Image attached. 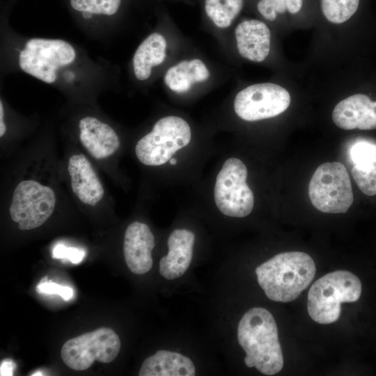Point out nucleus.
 <instances>
[{
	"mask_svg": "<svg viewBox=\"0 0 376 376\" xmlns=\"http://www.w3.org/2000/svg\"><path fill=\"white\" fill-rule=\"evenodd\" d=\"M82 15L85 18H89V17H91V16H92L91 13H86V12H83Z\"/></svg>",
	"mask_w": 376,
	"mask_h": 376,
	"instance_id": "30",
	"label": "nucleus"
},
{
	"mask_svg": "<svg viewBox=\"0 0 376 376\" xmlns=\"http://www.w3.org/2000/svg\"><path fill=\"white\" fill-rule=\"evenodd\" d=\"M290 95L283 87L262 83L249 86L235 96L236 114L246 121H256L275 117L289 107Z\"/></svg>",
	"mask_w": 376,
	"mask_h": 376,
	"instance_id": "10",
	"label": "nucleus"
},
{
	"mask_svg": "<svg viewBox=\"0 0 376 376\" xmlns=\"http://www.w3.org/2000/svg\"><path fill=\"white\" fill-rule=\"evenodd\" d=\"M120 350L118 336L110 328L102 327L69 339L63 345L61 357L64 363L75 370H85L95 361L110 363Z\"/></svg>",
	"mask_w": 376,
	"mask_h": 376,
	"instance_id": "7",
	"label": "nucleus"
},
{
	"mask_svg": "<svg viewBox=\"0 0 376 376\" xmlns=\"http://www.w3.org/2000/svg\"><path fill=\"white\" fill-rule=\"evenodd\" d=\"M72 7L80 12L112 15L115 14L120 0H70Z\"/></svg>",
	"mask_w": 376,
	"mask_h": 376,
	"instance_id": "23",
	"label": "nucleus"
},
{
	"mask_svg": "<svg viewBox=\"0 0 376 376\" xmlns=\"http://www.w3.org/2000/svg\"><path fill=\"white\" fill-rule=\"evenodd\" d=\"M6 131V127L3 121V107L2 101H0V136L2 137Z\"/></svg>",
	"mask_w": 376,
	"mask_h": 376,
	"instance_id": "28",
	"label": "nucleus"
},
{
	"mask_svg": "<svg viewBox=\"0 0 376 376\" xmlns=\"http://www.w3.org/2000/svg\"><path fill=\"white\" fill-rule=\"evenodd\" d=\"M169 162L171 164L174 165L177 163V160L171 157V159L169 160Z\"/></svg>",
	"mask_w": 376,
	"mask_h": 376,
	"instance_id": "31",
	"label": "nucleus"
},
{
	"mask_svg": "<svg viewBox=\"0 0 376 376\" xmlns=\"http://www.w3.org/2000/svg\"><path fill=\"white\" fill-rule=\"evenodd\" d=\"M353 164L352 177L359 189L366 195L376 194V143L361 141L350 150Z\"/></svg>",
	"mask_w": 376,
	"mask_h": 376,
	"instance_id": "17",
	"label": "nucleus"
},
{
	"mask_svg": "<svg viewBox=\"0 0 376 376\" xmlns=\"http://www.w3.org/2000/svg\"><path fill=\"white\" fill-rule=\"evenodd\" d=\"M210 72L200 59L182 61L170 68L164 75V82L177 93L188 91L194 83L205 81Z\"/></svg>",
	"mask_w": 376,
	"mask_h": 376,
	"instance_id": "20",
	"label": "nucleus"
},
{
	"mask_svg": "<svg viewBox=\"0 0 376 376\" xmlns=\"http://www.w3.org/2000/svg\"><path fill=\"white\" fill-rule=\"evenodd\" d=\"M85 256L82 249L75 247H67L63 244L56 245L53 250V257L58 258H67L72 263H78L81 261Z\"/></svg>",
	"mask_w": 376,
	"mask_h": 376,
	"instance_id": "25",
	"label": "nucleus"
},
{
	"mask_svg": "<svg viewBox=\"0 0 376 376\" xmlns=\"http://www.w3.org/2000/svg\"><path fill=\"white\" fill-rule=\"evenodd\" d=\"M237 340L246 352L244 363L266 375L280 372L283 366L276 323L271 313L261 307L246 311L237 326Z\"/></svg>",
	"mask_w": 376,
	"mask_h": 376,
	"instance_id": "1",
	"label": "nucleus"
},
{
	"mask_svg": "<svg viewBox=\"0 0 376 376\" xmlns=\"http://www.w3.org/2000/svg\"><path fill=\"white\" fill-rule=\"evenodd\" d=\"M194 240V234L187 229H176L170 234L169 252L159 260L161 276L172 280L185 273L192 260Z\"/></svg>",
	"mask_w": 376,
	"mask_h": 376,
	"instance_id": "13",
	"label": "nucleus"
},
{
	"mask_svg": "<svg viewBox=\"0 0 376 376\" xmlns=\"http://www.w3.org/2000/svg\"><path fill=\"white\" fill-rule=\"evenodd\" d=\"M303 0H285L287 10L292 14L297 13L302 6Z\"/></svg>",
	"mask_w": 376,
	"mask_h": 376,
	"instance_id": "27",
	"label": "nucleus"
},
{
	"mask_svg": "<svg viewBox=\"0 0 376 376\" xmlns=\"http://www.w3.org/2000/svg\"><path fill=\"white\" fill-rule=\"evenodd\" d=\"M235 38L240 54L251 61L261 62L269 53L270 31L263 22L244 20L235 29Z\"/></svg>",
	"mask_w": 376,
	"mask_h": 376,
	"instance_id": "16",
	"label": "nucleus"
},
{
	"mask_svg": "<svg viewBox=\"0 0 376 376\" xmlns=\"http://www.w3.org/2000/svg\"><path fill=\"white\" fill-rule=\"evenodd\" d=\"M56 205L54 191L33 180L19 182L9 207L10 217L21 230L42 226L52 215Z\"/></svg>",
	"mask_w": 376,
	"mask_h": 376,
	"instance_id": "9",
	"label": "nucleus"
},
{
	"mask_svg": "<svg viewBox=\"0 0 376 376\" xmlns=\"http://www.w3.org/2000/svg\"><path fill=\"white\" fill-rule=\"evenodd\" d=\"M191 138V128L183 118L166 116L157 120L152 131L137 142L135 153L139 162L145 165H162L175 152L187 146Z\"/></svg>",
	"mask_w": 376,
	"mask_h": 376,
	"instance_id": "4",
	"label": "nucleus"
},
{
	"mask_svg": "<svg viewBox=\"0 0 376 376\" xmlns=\"http://www.w3.org/2000/svg\"><path fill=\"white\" fill-rule=\"evenodd\" d=\"M359 4V0H321L323 15L334 24L347 21L356 13Z\"/></svg>",
	"mask_w": 376,
	"mask_h": 376,
	"instance_id": "22",
	"label": "nucleus"
},
{
	"mask_svg": "<svg viewBox=\"0 0 376 376\" xmlns=\"http://www.w3.org/2000/svg\"><path fill=\"white\" fill-rule=\"evenodd\" d=\"M257 8L261 15L270 21L275 19L276 13H283L287 9L285 0H260Z\"/></svg>",
	"mask_w": 376,
	"mask_h": 376,
	"instance_id": "24",
	"label": "nucleus"
},
{
	"mask_svg": "<svg viewBox=\"0 0 376 376\" xmlns=\"http://www.w3.org/2000/svg\"><path fill=\"white\" fill-rule=\"evenodd\" d=\"M313 206L325 213H345L353 203L349 173L343 164L326 162L314 172L308 185Z\"/></svg>",
	"mask_w": 376,
	"mask_h": 376,
	"instance_id": "5",
	"label": "nucleus"
},
{
	"mask_svg": "<svg viewBox=\"0 0 376 376\" xmlns=\"http://www.w3.org/2000/svg\"><path fill=\"white\" fill-rule=\"evenodd\" d=\"M79 139L83 146L95 159H105L113 155L120 146L116 132L99 119L86 116L79 123Z\"/></svg>",
	"mask_w": 376,
	"mask_h": 376,
	"instance_id": "15",
	"label": "nucleus"
},
{
	"mask_svg": "<svg viewBox=\"0 0 376 376\" xmlns=\"http://www.w3.org/2000/svg\"><path fill=\"white\" fill-rule=\"evenodd\" d=\"M75 51L68 42L58 39L32 38L20 52L21 69L47 84L57 78V70L72 63Z\"/></svg>",
	"mask_w": 376,
	"mask_h": 376,
	"instance_id": "8",
	"label": "nucleus"
},
{
	"mask_svg": "<svg viewBox=\"0 0 376 376\" xmlns=\"http://www.w3.org/2000/svg\"><path fill=\"white\" fill-rule=\"evenodd\" d=\"M192 361L178 352L159 350L143 362L139 376H194Z\"/></svg>",
	"mask_w": 376,
	"mask_h": 376,
	"instance_id": "18",
	"label": "nucleus"
},
{
	"mask_svg": "<svg viewBox=\"0 0 376 376\" xmlns=\"http://www.w3.org/2000/svg\"><path fill=\"white\" fill-rule=\"evenodd\" d=\"M359 279L350 272L338 270L317 280L308 294L307 309L312 320L320 324L336 322L340 304L354 302L361 294Z\"/></svg>",
	"mask_w": 376,
	"mask_h": 376,
	"instance_id": "3",
	"label": "nucleus"
},
{
	"mask_svg": "<svg viewBox=\"0 0 376 376\" xmlns=\"http://www.w3.org/2000/svg\"><path fill=\"white\" fill-rule=\"evenodd\" d=\"M247 169L238 158L226 159L217 175L214 189L215 204L226 216L244 217L254 205V196L246 184Z\"/></svg>",
	"mask_w": 376,
	"mask_h": 376,
	"instance_id": "6",
	"label": "nucleus"
},
{
	"mask_svg": "<svg viewBox=\"0 0 376 376\" xmlns=\"http://www.w3.org/2000/svg\"><path fill=\"white\" fill-rule=\"evenodd\" d=\"M37 290L40 293L58 295L65 300L70 299L73 295V291L70 288L55 283L42 282L37 286Z\"/></svg>",
	"mask_w": 376,
	"mask_h": 376,
	"instance_id": "26",
	"label": "nucleus"
},
{
	"mask_svg": "<svg viewBox=\"0 0 376 376\" xmlns=\"http://www.w3.org/2000/svg\"><path fill=\"white\" fill-rule=\"evenodd\" d=\"M13 364L11 362H3L1 366V373L6 369L3 375H10L13 373Z\"/></svg>",
	"mask_w": 376,
	"mask_h": 376,
	"instance_id": "29",
	"label": "nucleus"
},
{
	"mask_svg": "<svg viewBox=\"0 0 376 376\" xmlns=\"http://www.w3.org/2000/svg\"><path fill=\"white\" fill-rule=\"evenodd\" d=\"M332 120L336 125L345 130L376 129V101L361 93L351 95L336 104Z\"/></svg>",
	"mask_w": 376,
	"mask_h": 376,
	"instance_id": "12",
	"label": "nucleus"
},
{
	"mask_svg": "<svg viewBox=\"0 0 376 376\" xmlns=\"http://www.w3.org/2000/svg\"><path fill=\"white\" fill-rule=\"evenodd\" d=\"M73 193L84 204L97 205L104 189L89 160L82 154L72 155L68 164Z\"/></svg>",
	"mask_w": 376,
	"mask_h": 376,
	"instance_id": "14",
	"label": "nucleus"
},
{
	"mask_svg": "<svg viewBox=\"0 0 376 376\" xmlns=\"http://www.w3.org/2000/svg\"><path fill=\"white\" fill-rule=\"evenodd\" d=\"M155 237L149 226L134 221L127 228L123 241V254L129 269L136 274H143L152 267V251Z\"/></svg>",
	"mask_w": 376,
	"mask_h": 376,
	"instance_id": "11",
	"label": "nucleus"
},
{
	"mask_svg": "<svg viewBox=\"0 0 376 376\" xmlns=\"http://www.w3.org/2000/svg\"><path fill=\"white\" fill-rule=\"evenodd\" d=\"M243 6V0H205L207 16L219 28L228 27L238 15Z\"/></svg>",
	"mask_w": 376,
	"mask_h": 376,
	"instance_id": "21",
	"label": "nucleus"
},
{
	"mask_svg": "<svg viewBox=\"0 0 376 376\" xmlns=\"http://www.w3.org/2000/svg\"><path fill=\"white\" fill-rule=\"evenodd\" d=\"M315 271L312 258L300 251L277 254L255 270L258 283L266 296L281 302L297 298L311 283Z\"/></svg>",
	"mask_w": 376,
	"mask_h": 376,
	"instance_id": "2",
	"label": "nucleus"
},
{
	"mask_svg": "<svg viewBox=\"0 0 376 376\" xmlns=\"http://www.w3.org/2000/svg\"><path fill=\"white\" fill-rule=\"evenodd\" d=\"M166 49L165 38L157 33L150 34L141 43L133 57L134 72L138 79H147L152 68L164 61Z\"/></svg>",
	"mask_w": 376,
	"mask_h": 376,
	"instance_id": "19",
	"label": "nucleus"
}]
</instances>
